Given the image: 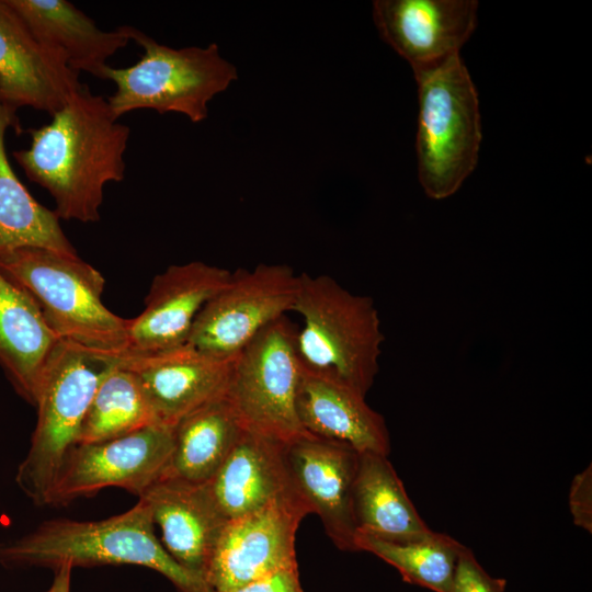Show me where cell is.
Returning <instances> with one entry per match:
<instances>
[{"label": "cell", "mask_w": 592, "mask_h": 592, "mask_svg": "<svg viewBox=\"0 0 592 592\" xmlns=\"http://www.w3.org/2000/svg\"><path fill=\"white\" fill-rule=\"evenodd\" d=\"M27 132L30 148L13 157L50 194L57 217L98 221L105 185L125 177L129 127L113 115L106 99L84 84L48 124Z\"/></svg>", "instance_id": "cell-1"}, {"label": "cell", "mask_w": 592, "mask_h": 592, "mask_svg": "<svg viewBox=\"0 0 592 592\" xmlns=\"http://www.w3.org/2000/svg\"><path fill=\"white\" fill-rule=\"evenodd\" d=\"M0 565L54 570L64 565H137L164 576L178 592H212L164 549L150 510L141 500L130 510L100 521H46L20 538L0 543Z\"/></svg>", "instance_id": "cell-2"}, {"label": "cell", "mask_w": 592, "mask_h": 592, "mask_svg": "<svg viewBox=\"0 0 592 592\" xmlns=\"http://www.w3.org/2000/svg\"><path fill=\"white\" fill-rule=\"evenodd\" d=\"M293 311L301 368L366 397L379 371L385 335L372 297L354 294L325 274H298Z\"/></svg>", "instance_id": "cell-3"}, {"label": "cell", "mask_w": 592, "mask_h": 592, "mask_svg": "<svg viewBox=\"0 0 592 592\" xmlns=\"http://www.w3.org/2000/svg\"><path fill=\"white\" fill-rule=\"evenodd\" d=\"M111 355L58 339L42 366L34 407L37 419L15 482L36 505H48L54 483L69 453Z\"/></svg>", "instance_id": "cell-4"}, {"label": "cell", "mask_w": 592, "mask_h": 592, "mask_svg": "<svg viewBox=\"0 0 592 592\" xmlns=\"http://www.w3.org/2000/svg\"><path fill=\"white\" fill-rule=\"evenodd\" d=\"M0 270L23 287L59 338L106 354L127 345V322L103 301L105 280L78 254L38 247L0 253Z\"/></svg>", "instance_id": "cell-5"}, {"label": "cell", "mask_w": 592, "mask_h": 592, "mask_svg": "<svg viewBox=\"0 0 592 592\" xmlns=\"http://www.w3.org/2000/svg\"><path fill=\"white\" fill-rule=\"evenodd\" d=\"M414 79L419 182L430 198L441 201L454 195L478 163L482 139L478 93L460 55Z\"/></svg>", "instance_id": "cell-6"}, {"label": "cell", "mask_w": 592, "mask_h": 592, "mask_svg": "<svg viewBox=\"0 0 592 592\" xmlns=\"http://www.w3.org/2000/svg\"><path fill=\"white\" fill-rule=\"evenodd\" d=\"M125 26L144 54L129 67L107 66L104 70L103 79L116 87L107 103L117 119L147 109L160 114L181 113L200 123L207 117L209 101L237 79L236 67L221 57L216 43L172 48L136 27Z\"/></svg>", "instance_id": "cell-7"}, {"label": "cell", "mask_w": 592, "mask_h": 592, "mask_svg": "<svg viewBox=\"0 0 592 592\" xmlns=\"http://www.w3.org/2000/svg\"><path fill=\"white\" fill-rule=\"evenodd\" d=\"M296 332L286 316L265 328L235 357L225 394L243 430L284 444L308 434L296 413Z\"/></svg>", "instance_id": "cell-8"}, {"label": "cell", "mask_w": 592, "mask_h": 592, "mask_svg": "<svg viewBox=\"0 0 592 592\" xmlns=\"http://www.w3.org/2000/svg\"><path fill=\"white\" fill-rule=\"evenodd\" d=\"M298 274L286 264H258L231 272L201 309L186 345L204 355L235 358L271 323L293 311Z\"/></svg>", "instance_id": "cell-9"}, {"label": "cell", "mask_w": 592, "mask_h": 592, "mask_svg": "<svg viewBox=\"0 0 592 592\" xmlns=\"http://www.w3.org/2000/svg\"><path fill=\"white\" fill-rule=\"evenodd\" d=\"M173 441V426L155 423L115 439L76 444L60 468L48 505H65L107 487L140 497L162 477Z\"/></svg>", "instance_id": "cell-10"}, {"label": "cell", "mask_w": 592, "mask_h": 592, "mask_svg": "<svg viewBox=\"0 0 592 592\" xmlns=\"http://www.w3.org/2000/svg\"><path fill=\"white\" fill-rule=\"evenodd\" d=\"M309 510L298 494L228 521L204 572L212 592H229L278 570L296 568V532Z\"/></svg>", "instance_id": "cell-11"}, {"label": "cell", "mask_w": 592, "mask_h": 592, "mask_svg": "<svg viewBox=\"0 0 592 592\" xmlns=\"http://www.w3.org/2000/svg\"><path fill=\"white\" fill-rule=\"evenodd\" d=\"M230 275L229 270L202 261L173 264L157 274L144 310L128 319L127 345L123 352L157 354L186 345L198 312Z\"/></svg>", "instance_id": "cell-12"}, {"label": "cell", "mask_w": 592, "mask_h": 592, "mask_svg": "<svg viewBox=\"0 0 592 592\" xmlns=\"http://www.w3.org/2000/svg\"><path fill=\"white\" fill-rule=\"evenodd\" d=\"M477 9L476 0H376L373 19L417 76L460 55L477 26Z\"/></svg>", "instance_id": "cell-13"}, {"label": "cell", "mask_w": 592, "mask_h": 592, "mask_svg": "<svg viewBox=\"0 0 592 592\" xmlns=\"http://www.w3.org/2000/svg\"><path fill=\"white\" fill-rule=\"evenodd\" d=\"M353 448L310 434L285 444V458L295 491L316 513L335 547L356 553L352 494L358 465Z\"/></svg>", "instance_id": "cell-14"}, {"label": "cell", "mask_w": 592, "mask_h": 592, "mask_svg": "<svg viewBox=\"0 0 592 592\" xmlns=\"http://www.w3.org/2000/svg\"><path fill=\"white\" fill-rule=\"evenodd\" d=\"M112 360L137 376L157 422L169 426L224 397L235 361L210 357L187 345L157 354L122 352Z\"/></svg>", "instance_id": "cell-15"}, {"label": "cell", "mask_w": 592, "mask_h": 592, "mask_svg": "<svg viewBox=\"0 0 592 592\" xmlns=\"http://www.w3.org/2000/svg\"><path fill=\"white\" fill-rule=\"evenodd\" d=\"M83 86L79 73L45 49L0 0V100L15 111L30 106L52 116Z\"/></svg>", "instance_id": "cell-16"}, {"label": "cell", "mask_w": 592, "mask_h": 592, "mask_svg": "<svg viewBox=\"0 0 592 592\" xmlns=\"http://www.w3.org/2000/svg\"><path fill=\"white\" fill-rule=\"evenodd\" d=\"M161 533V544L183 568L201 578L227 523L204 483L160 478L140 497Z\"/></svg>", "instance_id": "cell-17"}, {"label": "cell", "mask_w": 592, "mask_h": 592, "mask_svg": "<svg viewBox=\"0 0 592 592\" xmlns=\"http://www.w3.org/2000/svg\"><path fill=\"white\" fill-rule=\"evenodd\" d=\"M204 485L226 522L297 494L286 464L285 444L247 430Z\"/></svg>", "instance_id": "cell-18"}, {"label": "cell", "mask_w": 592, "mask_h": 592, "mask_svg": "<svg viewBox=\"0 0 592 592\" xmlns=\"http://www.w3.org/2000/svg\"><path fill=\"white\" fill-rule=\"evenodd\" d=\"M298 421L308 434L344 444L357 453L388 456L385 418L351 388L301 371L296 395Z\"/></svg>", "instance_id": "cell-19"}, {"label": "cell", "mask_w": 592, "mask_h": 592, "mask_svg": "<svg viewBox=\"0 0 592 592\" xmlns=\"http://www.w3.org/2000/svg\"><path fill=\"white\" fill-rule=\"evenodd\" d=\"M37 42L70 69L103 79L107 60L130 37L126 26L99 29L93 20L67 0H7Z\"/></svg>", "instance_id": "cell-20"}, {"label": "cell", "mask_w": 592, "mask_h": 592, "mask_svg": "<svg viewBox=\"0 0 592 592\" xmlns=\"http://www.w3.org/2000/svg\"><path fill=\"white\" fill-rule=\"evenodd\" d=\"M356 533L402 543L432 530L418 513L388 456L360 453L352 494Z\"/></svg>", "instance_id": "cell-21"}, {"label": "cell", "mask_w": 592, "mask_h": 592, "mask_svg": "<svg viewBox=\"0 0 592 592\" xmlns=\"http://www.w3.org/2000/svg\"><path fill=\"white\" fill-rule=\"evenodd\" d=\"M58 339L31 295L0 270V366L32 406L42 366Z\"/></svg>", "instance_id": "cell-22"}, {"label": "cell", "mask_w": 592, "mask_h": 592, "mask_svg": "<svg viewBox=\"0 0 592 592\" xmlns=\"http://www.w3.org/2000/svg\"><path fill=\"white\" fill-rule=\"evenodd\" d=\"M22 132L16 111L0 100V253L38 247L77 254L53 209L38 203L13 171L5 150V133Z\"/></svg>", "instance_id": "cell-23"}, {"label": "cell", "mask_w": 592, "mask_h": 592, "mask_svg": "<svg viewBox=\"0 0 592 592\" xmlns=\"http://www.w3.org/2000/svg\"><path fill=\"white\" fill-rule=\"evenodd\" d=\"M243 431L226 397L215 399L173 426V449L161 478L207 482Z\"/></svg>", "instance_id": "cell-24"}, {"label": "cell", "mask_w": 592, "mask_h": 592, "mask_svg": "<svg viewBox=\"0 0 592 592\" xmlns=\"http://www.w3.org/2000/svg\"><path fill=\"white\" fill-rule=\"evenodd\" d=\"M155 423L137 376L112 360L83 418L77 444L115 439Z\"/></svg>", "instance_id": "cell-25"}, {"label": "cell", "mask_w": 592, "mask_h": 592, "mask_svg": "<svg viewBox=\"0 0 592 592\" xmlns=\"http://www.w3.org/2000/svg\"><path fill=\"white\" fill-rule=\"evenodd\" d=\"M357 551L371 553L395 567L402 580L433 592H449L463 547L454 537L432 531L429 535L392 543L356 533Z\"/></svg>", "instance_id": "cell-26"}, {"label": "cell", "mask_w": 592, "mask_h": 592, "mask_svg": "<svg viewBox=\"0 0 592 592\" xmlns=\"http://www.w3.org/2000/svg\"><path fill=\"white\" fill-rule=\"evenodd\" d=\"M506 580L491 577L466 546L460 550L449 592H504Z\"/></svg>", "instance_id": "cell-27"}, {"label": "cell", "mask_w": 592, "mask_h": 592, "mask_svg": "<svg viewBox=\"0 0 592 592\" xmlns=\"http://www.w3.org/2000/svg\"><path fill=\"white\" fill-rule=\"evenodd\" d=\"M569 511L573 524L592 533V465L578 473L570 485Z\"/></svg>", "instance_id": "cell-28"}, {"label": "cell", "mask_w": 592, "mask_h": 592, "mask_svg": "<svg viewBox=\"0 0 592 592\" xmlns=\"http://www.w3.org/2000/svg\"><path fill=\"white\" fill-rule=\"evenodd\" d=\"M229 592H304L298 567L278 570Z\"/></svg>", "instance_id": "cell-29"}, {"label": "cell", "mask_w": 592, "mask_h": 592, "mask_svg": "<svg viewBox=\"0 0 592 592\" xmlns=\"http://www.w3.org/2000/svg\"><path fill=\"white\" fill-rule=\"evenodd\" d=\"M72 567L64 565L55 570L54 581L46 592H70V577Z\"/></svg>", "instance_id": "cell-30"}]
</instances>
